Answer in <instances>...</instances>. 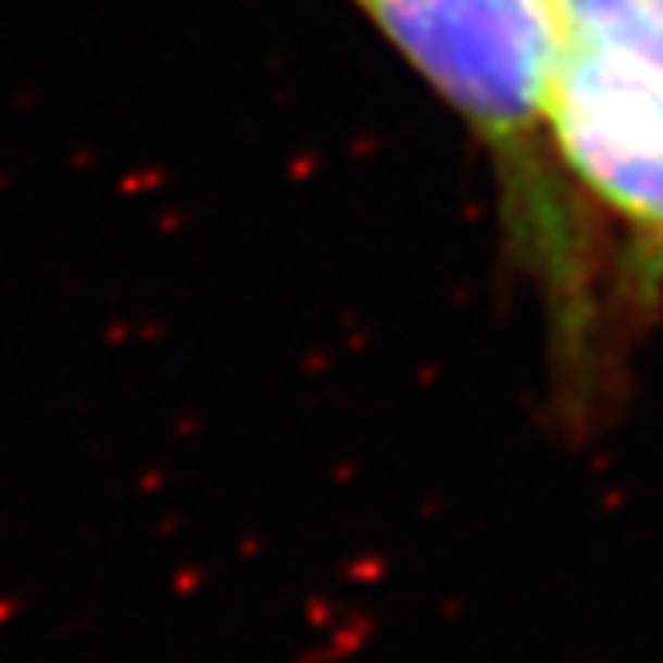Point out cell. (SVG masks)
<instances>
[{"label": "cell", "mask_w": 663, "mask_h": 663, "mask_svg": "<svg viewBox=\"0 0 663 663\" xmlns=\"http://www.w3.org/2000/svg\"><path fill=\"white\" fill-rule=\"evenodd\" d=\"M488 152L504 245L548 316L552 408L572 436L612 416L631 340L615 236L552 140L555 0H352Z\"/></svg>", "instance_id": "1"}, {"label": "cell", "mask_w": 663, "mask_h": 663, "mask_svg": "<svg viewBox=\"0 0 663 663\" xmlns=\"http://www.w3.org/2000/svg\"><path fill=\"white\" fill-rule=\"evenodd\" d=\"M552 140L615 236L631 324L663 304V61L567 40L552 80Z\"/></svg>", "instance_id": "2"}]
</instances>
